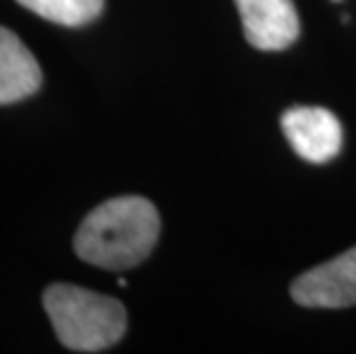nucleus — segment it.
<instances>
[{
	"mask_svg": "<svg viewBox=\"0 0 356 354\" xmlns=\"http://www.w3.org/2000/svg\"><path fill=\"white\" fill-rule=\"evenodd\" d=\"M159 212L143 195H120L102 202L79 225L74 248L88 265L122 272L140 265L159 239Z\"/></svg>",
	"mask_w": 356,
	"mask_h": 354,
	"instance_id": "1",
	"label": "nucleus"
},
{
	"mask_svg": "<svg viewBox=\"0 0 356 354\" xmlns=\"http://www.w3.org/2000/svg\"><path fill=\"white\" fill-rule=\"evenodd\" d=\"M44 308L58 341L74 352L108 350L127 331V311L118 299L72 283L49 285Z\"/></svg>",
	"mask_w": 356,
	"mask_h": 354,
	"instance_id": "2",
	"label": "nucleus"
},
{
	"mask_svg": "<svg viewBox=\"0 0 356 354\" xmlns=\"http://www.w3.org/2000/svg\"><path fill=\"white\" fill-rule=\"evenodd\" d=\"M280 127L294 152L310 163H327L343 147V127L329 108L294 106L283 113Z\"/></svg>",
	"mask_w": 356,
	"mask_h": 354,
	"instance_id": "3",
	"label": "nucleus"
},
{
	"mask_svg": "<svg viewBox=\"0 0 356 354\" xmlns=\"http://www.w3.org/2000/svg\"><path fill=\"white\" fill-rule=\"evenodd\" d=\"M292 299L306 308H345L356 304V246L292 283Z\"/></svg>",
	"mask_w": 356,
	"mask_h": 354,
	"instance_id": "4",
	"label": "nucleus"
},
{
	"mask_svg": "<svg viewBox=\"0 0 356 354\" xmlns=\"http://www.w3.org/2000/svg\"><path fill=\"white\" fill-rule=\"evenodd\" d=\"M244 37L260 51H283L299 37V14L292 0H234Z\"/></svg>",
	"mask_w": 356,
	"mask_h": 354,
	"instance_id": "5",
	"label": "nucleus"
},
{
	"mask_svg": "<svg viewBox=\"0 0 356 354\" xmlns=\"http://www.w3.org/2000/svg\"><path fill=\"white\" fill-rule=\"evenodd\" d=\"M42 67L19 40L0 26V106L21 102L42 88Z\"/></svg>",
	"mask_w": 356,
	"mask_h": 354,
	"instance_id": "6",
	"label": "nucleus"
},
{
	"mask_svg": "<svg viewBox=\"0 0 356 354\" xmlns=\"http://www.w3.org/2000/svg\"><path fill=\"white\" fill-rule=\"evenodd\" d=\"M17 3L37 17L67 28L86 26L104 10V0H17Z\"/></svg>",
	"mask_w": 356,
	"mask_h": 354,
	"instance_id": "7",
	"label": "nucleus"
}]
</instances>
